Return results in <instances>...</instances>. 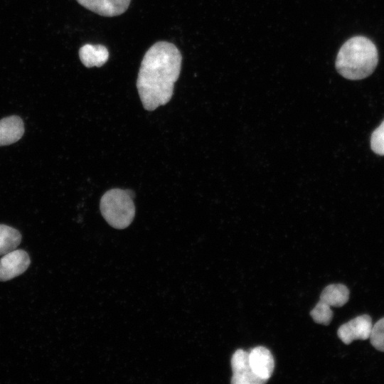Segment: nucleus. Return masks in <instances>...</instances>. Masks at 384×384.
<instances>
[{
	"instance_id": "nucleus-1",
	"label": "nucleus",
	"mask_w": 384,
	"mask_h": 384,
	"mask_svg": "<svg viewBox=\"0 0 384 384\" xmlns=\"http://www.w3.org/2000/svg\"><path fill=\"white\" fill-rule=\"evenodd\" d=\"M182 56L177 47L158 41L145 53L137 79V88L144 108L156 110L170 101L181 69Z\"/></svg>"
},
{
	"instance_id": "nucleus-2",
	"label": "nucleus",
	"mask_w": 384,
	"mask_h": 384,
	"mask_svg": "<svg viewBox=\"0 0 384 384\" xmlns=\"http://www.w3.org/2000/svg\"><path fill=\"white\" fill-rule=\"evenodd\" d=\"M378 62L375 44L364 36H354L346 41L339 49L336 68L343 78L357 80L373 73Z\"/></svg>"
},
{
	"instance_id": "nucleus-3",
	"label": "nucleus",
	"mask_w": 384,
	"mask_h": 384,
	"mask_svg": "<svg viewBox=\"0 0 384 384\" xmlns=\"http://www.w3.org/2000/svg\"><path fill=\"white\" fill-rule=\"evenodd\" d=\"M132 190L112 188L104 193L100 199L101 213L108 224L116 229L128 227L135 215Z\"/></svg>"
},
{
	"instance_id": "nucleus-4",
	"label": "nucleus",
	"mask_w": 384,
	"mask_h": 384,
	"mask_svg": "<svg viewBox=\"0 0 384 384\" xmlns=\"http://www.w3.org/2000/svg\"><path fill=\"white\" fill-rule=\"evenodd\" d=\"M233 384H262L267 380L257 376L251 369L249 353L238 349L231 358Z\"/></svg>"
},
{
	"instance_id": "nucleus-5",
	"label": "nucleus",
	"mask_w": 384,
	"mask_h": 384,
	"mask_svg": "<svg viewBox=\"0 0 384 384\" xmlns=\"http://www.w3.org/2000/svg\"><path fill=\"white\" fill-rule=\"evenodd\" d=\"M372 326L371 317L363 314L342 324L337 331V335L345 344H349L355 340L369 338Z\"/></svg>"
},
{
	"instance_id": "nucleus-6",
	"label": "nucleus",
	"mask_w": 384,
	"mask_h": 384,
	"mask_svg": "<svg viewBox=\"0 0 384 384\" xmlns=\"http://www.w3.org/2000/svg\"><path fill=\"white\" fill-rule=\"evenodd\" d=\"M28 253L23 250H14L0 259V281L10 280L23 273L30 265Z\"/></svg>"
},
{
	"instance_id": "nucleus-7",
	"label": "nucleus",
	"mask_w": 384,
	"mask_h": 384,
	"mask_svg": "<svg viewBox=\"0 0 384 384\" xmlns=\"http://www.w3.org/2000/svg\"><path fill=\"white\" fill-rule=\"evenodd\" d=\"M249 362L252 371L259 377L268 380L274 368V358L269 349L257 346L249 353Z\"/></svg>"
},
{
	"instance_id": "nucleus-8",
	"label": "nucleus",
	"mask_w": 384,
	"mask_h": 384,
	"mask_svg": "<svg viewBox=\"0 0 384 384\" xmlns=\"http://www.w3.org/2000/svg\"><path fill=\"white\" fill-rule=\"evenodd\" d=\"M85 9L102 16L112 17L124 13L131 0H76Z\"/></svg>"
},
{
	"instance_id": "nucleus-9",
	"label": "nucleus",
	"mask_w": 384,
	"mask_h": 384,
	"mask_svg": "<svg viewBox=\"0 0 384 384\" xmlns=\"http://www.w3.org/2000/svg\"><path fill=\"white\" fill-rule=\"evenodd\" d=\"M23 133L24 124L20 117L12 115L0 119V146L18 142Z\"/></svg>"
},
{
	"instance_id": "nucleus-10",
	"label": "nucleus",
	"mask_w": 384,
	"mask_h": 384,
	"mask_svg": "<svg viewBox=\"0 0 384 384\" xmlns=\"http://www.w3.org/2000/svg\"><path fill=\"white\" fill-rule=\"evenodd\" d=\"M79 57L86 68L101 67L109 58L107 48L101 44H85L79 49Z\"/></svg>"
},
{
	"instance_id": "nucleus-11",
	"label": "nucleus",
	"mask_w": 384,
	"mask_h": 384,
	"mask_svg": "<svg viewBox=\"0 0 384 384\" xmlns=\"http://www.w3.org/2000/svg\"><path fill=\"white\" fill-rule=\"evenodd\" d=\"M349 290L343 284H331L326 286L320 295V301L329 306L341 307L347 303Z\"/></svg>"
},
{
	"instance_id": "nucleus-12",
	"label": "nucleus",
	"mask_w": 384,
	"mask_h": 384,
	"mask_svg": "<svg viewBox=\"0 0 384 384\" xmlns=\"http://www.w3.org/2000/svg\"><path fill=\"white\" fill-rule=\"evenodd\" d=\"M21 241L20 232L6 225L0 224V255L15 250Z\"/></svg>"
},
{
	"instance_id": "nucleus-13",
	"label": "nucleus",
	"mask_w": 384,
	"mask_h": 384,
	"mask_svg": "<svg viewBox=\"0 0 384 384\" xmlns=\"http://www.w3.org/2000/svg\"><path fill=\"white\" fill-rule=\"evenodd\" d=\"M310 315L316 323L329 325L332 320L334 314L331 306L319 300L314 308L310 311Z\"/></svg>"
},
{
	"instance_id": "nucleus-14",
	"label": "nucleus",
	"mask_w": 384,
	"mask_h": 384,
	"mask_svg": "<svg viewBox=\"0 0 384 384\" xmlns=\"http://www.w3.org/2000/svg\"><path fill=\"white\" fill-rule=\"evenodd\" d=\"M369 338L375 348L384 352V317L372 326Z\"/></svg>"
},
{
	"instance_id": "nucleus-15",
	"label": "nucleus",
	"mask_w": 384,
	"mask_h": 384,
	"mask_svg": "<svg viewBox=\"0 0 384 384\" xmlns=\"http://www.w3.org/2000/svg\"><path fill=\"white\" fill-rule=\"evenodd\" d=\"M370 146L375 154L384 156V120L372 133Z\"/></svg>"
}]
</instances>
